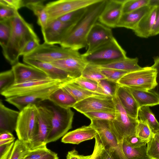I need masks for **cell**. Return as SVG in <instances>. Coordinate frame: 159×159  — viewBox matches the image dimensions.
<instances>
[{
  "mask_svg": "<svg viewBox=\"0 0 159 159\" xmlns=\"http://www.w3.org/2000/svg\"><path fill=\"white\" fill-rule=\"evenodd\" d=\"M98 0H59L49 2L45 5L48 22L75 10L87 7Z\"/></svg>",
  "mask_w": 159,
  "mask_h": 159,
  "instance_id": "8fae6325",
  "label": "cell"
},
{
  "mask_svg": "<svg viewBox=\"0 0 159 159\" xmlns=\"http://www.w3.org/2000/svg\"><path fill=\"white\" fill-rule=\"evenodd\" d=\"M149 0H125L122 14L130 12L148 5Z\"/></svg>",
  "mask_w": 159,
  "mask_h": 159,
  "instance_id": "60d3db41",
  "label": "cell"
},
{
  "mask_svg": "<svg viewBox=\"0 0 159 159\" xmlns=\"http://www.w3.org/2000/svg\"><path fill=\"white\" fill-rule=\"evenodd\" d=\"M125 87L132 94L139 108L159 105V97L152 91L139 90Z\"/></svg>",
  "mask_w": 159,
  "mask_h": 159,
  "instance_id": "484cf974",
  "label": "cell"
},
{
  "mask_svg": "<svg viewBox=\"0 0 159 159\" xmlns=\"http://www.w3.org/2000/svg\"><path fill=\"white\" fill-rule=\"evenodd\" d=\"M90 125L96 131L103 148L109 151L114 159H128L124 153L122 141L119 139L112 121L91 120Z\"/></svg>",
  "mask_w": 159,
  "mask_h": 159,
  "instance_id": "3957f363",
  "label": "cell"
},
{
  "mask_svg": "<svg viewBox=\"0 0 159 159\" xmlns=\"http://www.w3.org/2000/svg\"><path fill=\"white\" fill-rule=\"evenodd\" d=\"M23 159H31L25 157Z\"/></svg>",
  "mask_w": 159,
  "mask_h": 159,
  "instance_id": "6125c7cd",
  "label": "cell"
},
{
  "mask_svg": "<svg viewBox=\"0 0 159 159\" xmlns=\"http://www.w3.org/2000/svg\"><path fill=\"white\" fill-rule=\"evenodd\" d=\"M73 108L82 114L92 111H116L113 97L106 95L90 97L77 102Z\"/></svg>",
  "mask_w": 159,
  "mask_h": 159,
  "instance_id": "7c38bea8",
  "label": "cell"
},
{
  "mask_svg": "<svg viewBox=\"0 0 159 159\" xmlns=\"http://www.w3.org/2000/svg\"><path fill=\"white\" fill-rule=\"evenodd\" d=\"M62 82L50 79L14 84L0 93L6 98L27 95L49 87Z\"/></svg>",
  "mask_w": 159,
  "mask_h": 159,
  "instance_id": "4fadbf2b",
  "label": "cell"
},
{
  "mask_svg": "<svg viewBox=\"0 0 159 159\" xmlns=\"http://www.w3.org/2000/svg\"><path fill=\"white\" fill-rule=\"evenodd\" d=\"M14 142L0 146V159H7L9 155Z\"/></svg>",
  "mask_w": 159,
  "mask_h": 159,
  "instance_id": "816d5d0a",
  "label": "cell"
},
{
  "mask_svg": "<svg viewBox=\"0 0 159 159\" xmlns=\"http://www.w3.org/2000/svg\"><path fill=\"white\" fill-rule=\"evenodd\" d=\"M0 3L9 7L16 10L25 7L24 0H0Z\"/></svg>",
  "mask_w": 159,
  "mask_h": 159,
  "instance_id": "f907efd6",
  "label": "cell"
},
{
  "mask_svg": "<svg viewBox=\"0 0 159 159\" xmlns=\"http://www.w3.org/2000/svg\"><path fill=\"white\" fill-rule=\"evenodd\" d=\"M154 135L146 121L139 120L136 128V136L147 143L154 137Z\"/></svg>",
  "mask_w": 159,
  "mask_h": 159,
  "instance_id": "d590c367",
  "label": "cell"
},
{
  "mask_svg": "<svg viewBox=\"0 0 159 159\" xmlns=\"http://www.w3.org/2000/svg\"><path fill=\"white\" fill-rule=\"evenodd\" d=\"M51 102L47 106L51 111L52 116V129L47 138V143L57 141L67 133L72 128L74 115L70 108H62Z\"/></svg>",
  "mask_w": 159,
  "mask_h": 159,
  "instance_id": "52a82bcc",
  "label": "cell"
},
{
  "mask_svg": "<svg viewBox=\"0 0 159 159\" xmlns=\"http://www.w3.org/2000/svg\"><path fill=\"white\" fill-rule=\"evenodd\" d=\"M79 51L45 42L40 44L34 51L23 58L51 63L53 61L72 57H81Z\"/></svg>",
  "mask_w": 159,
  "mask_h": 159,
  "instance_id": "8992f818",
  "label": "cell"
},
{
  "mask_svg": "<svg viewBox=\"0 0 159 159\" xmlns=\"http://www.w3.org/2000/svg\"><path fill=\"white\" fill-rule=\"evenodd\" d=\"M155 136L157 138L159 142V130L155 133Z\"/></svg>",
  "mask_w": 159,
  "mask_h": 159,
  "instance_id": "94428289",
  "label": "cell"
},
{
  "mask_svg": "<svg viewBox=\"0 0 159 159\" xmlns=\"http://www.w3.org/2000/svg\"><path fill=\"white\" fill-rule=\"evenodd\" d=\"M51 63L68 73L74 79L81 76L88 64L82 57L67 58Z\"/></svg>",
  "mask_w": 159,
  "mask_h": 159,
  "instance_id": "ffe728a7",
  "label": "cell"
},
{
  "mask_svg": "<svg viewBox=\"0 0 159 159\" xmlns=\"http://www.w3.org/2000/svg\"><path fill=\"white\" fill-rule=\"evenodd\" d=\"M38 131L37 134L28 145L29 150L46 146L48 137L52 129V114L45 105L38 106Z\"/></svg>",
  "mask_w": 159,
  "mask_h": 159,
  "instance_id": "30bf717a",
  "label": "cell"
},
{
  "mask_svg": "<svg viewBox=\"0 0 159 159\" xmlns=\"http://www.w3.org/2000/svg\"><path fill=\"white\" fill-rule=\"evenodd\" d=\"M125 0H106L105 6L98 20L111 28L117 27L122 14Z\"/></svg>",
  "mask_w": 159,
  "mask_h": 159,
  "instance_id": "e0dca14e",
  "label": "cell"
},
{
  "mask_svg": "<svg viewBox=\"0 0 159 159\" xmlns=\"http://www.w3.org/2000/svg\"><path fill=\"white\" fill-rule=\"evenodd\" d=\"M154 63L151 66L155 68L157 71L156 77L157 84L155 88L151 91L159 97V56L154 57Z\"/></svg>",
  "mask_w": 159,
  "mask_h": 159,
  "instance_id": "f5cc1de1",
  "label": "cell"
},
{
  "mask_svg": "<svg viewBox=\"0 0 159 159\" xmlns=\"http://www.w3.org/2000/svg\"><path fill=\"white\" fill-rule=\"evenodd\" d=\"M106 2V0H98L88 6L84 16L74 25L60 46L78 51L87 46L88 35L98 20Z\"/></svg>",
  "mask_w": 159,
  "mask_h": 159,
  "instance_id": "7a4b0ae2",
  "label": "cell"
},
{
  "mask_svg": "<svg viewBox=\"0 0 159 159\" xmlns=\"http://www.w3.org/2000/svg\"><path fill=\"white\" fill-rule=\"evenodd\" d=\"M31 159H58L57 154L48 148L46 146L29 150L25 157Z\"/></svg>",
  "mask_w": 159,
  "mask_h": 159,
  "instance_id": "d6a6232c",
  "label": "cell"
},
{
  "mask_svg": "<svg viewBox=\"0 0 159 159\" xmlns=\"http://www.w3.org/2000/svg\"><path fill=\"white\" fill-rule=\"evenodd\" d=\"M11 24L9 39L2 50L5 59L13 66L19 62L21 52L26 43L39 38L32 25L26 21L18 12L11 18Z\"/></svg>",
  "mask_w": 159,
  "mask_h": 159,
  "instance_id": "6da1fadb",
  "label": "cell"
},
{
  "mask_svg": "<svg viewBox=\"0 0 159 159\" xmlns=\"http://www.w3.org/2000/svg\"><path fill=\"white\" fill-rule=\"evenodd\" d=\"M97 135L96 130L89 125L67 133L63 136L61 141L65 143L78 144L84 141L95 138Z\"/></svg>",
  "mask_w": 159,
  "mask_h": 159,
  "instance_id": "44dd1931",
  "label": "cell"
},
{
  "mask_svg": "<svg viewBox=\"0 0 159 159\" xmlns=\"http://www.w3.org/2000/svg\"><path fill=\"white\" fill-rule=\"evenodd\" d=\"M148 5L136 10L125 13L121 16L117 27H123L134 30L143 17L150 10Z\"/></svg>",
  "mask_w": 159,
  "mask_h": 159,
  "instance_id": "cb8c5ba5",
  "label": "cell"
},
{
  "mask_svg": "<svg viewBox=\"0 0 159 159\" xmlns=\"http://www.w3.org/2000/svg\"><path fill=\"white\" fill-rule=\"evenodd\" d=\"M14 84L50 79L44 72L31 65L18 62L12 66Z\"/></svg>",
  "mask_w": 159,
  "mask_h": 159,
  "instance_id": "ac0fdd59",
  "label": "cell"
},
{
  "mask_svg": "<svg viewBox=\"0 0 159 159\" xmlns=\"http://www.w3.org/2000/svg\"><path fill=\"white\" fill-rule=\"evenodd\" d=\"M81 76L98 83L106 79L101 72L98 66L89 63L87 64L85 67Z\"/></svg>",
  "mask_w": 159,
  "mask_h": 159,
  "instance_id": "e575fe53",
  "label": "cell"
},
{
  "mask_svg": "<svg viewBox=\"0 0 159 159\" xmlns=\"http://www.w3.org/2000/svg\"><path fill=\"white\" fill-rule=\"evenodd\" d=\"M98 83L106 95L113 98L116 95L118 85L117 83L105 79L100 80Z\"/></svg>",
  "mask_w": 159,
  "mask_h": 159,
  "instance_id": "7bdbcfd3",
  "label": "cell"
},
{
  "mask_svg": "<svg viewBox=\"0 0 159 159\" xmlns=\"http://www.w3.org/2000/svg\"><path fill=\"white\" fill-rule=\"evenodd\" d=\"M64 84L59 83L27 95L6 98L5 101L20 111L29 104L38 106V103L48 100L50 95Z\"/></svg>",
  "mask_w": 159,
  "mask_h": 159,
  "instance_id": "5bb4252c",
  "label": "cell"
},
{
  "mask_svg": "<svg viewBox=\"0 0 159 159\" xmlns=\"http://www.w3.org/2000/svg\"><path fill=\"white\" fill-rule=\"evenodd\" d=\"M15 138L12 133L7 131L0 133V140H3Z\"/></svg>",
  "mask_w": 159,
  "mask_h": 159,
  "instance_id": "6f0895ef",
  "label": "cell"
},
{
  "mask_svg": "<svg viewBox=\"0 0 159 159\" xmlns=\"http://www.w3.org/2000/svg\"><path fill=\"white\" fill-rule=\"evenodd\" d=\"M148 5L151 7L159 6V0H149Z\"/></svg>",
  "mask_w": 159,
  "mask_h": 159,
  "instance_id": "680465c9",
  "label": "cell"
},
{
  "mask_svg": "<svg viewBox=\"0 0 159 159\" xmlns=\"http://www.w3.org/2000/svg\"><path fill=\"white\" fill-rule=\"evenodd\" d=\"M90 120H113L116 116V112L104 111H92L83 114Z\"/></svg>",
  "mask_w": 159,
  "mask_h": 159,
  "instance_id": "b9f144b4",
  "label": "cell"
},
{
  "mask_svg": "<svg viewBox=\"0 0 159 159\" xmlns=\"http://www.w3.org/2000/svg\"><path fill=\"white\" fill-rule=\"evenodd\" d=\"M88 64L100 66L126 58V53L114 37L111 40L88 54H81Z\"/></svg>",
  "mask_w": 159,
  "mask_h": 159,
  "instance_id": "277c9868",
  "label": "cell"
},
{
  "mask_svg": "<svg viewBox=\"0 0 159 159\" xmlns=\"http://www.w3.org/2000/svg\"><path fill=\"white\" fill-rule=\"evenodd\" d=\"M48 100L58 106L65 108L73 107L77 102L75 98L66 91L62 86L50 95Z\"/></svg>",
  "mask_w": 159,
  "mask_h": 159,
  "instance_id": "83f0119b",
  "label": "cell"
},
{
  "mask_svg": "<svg viewBox=\"0 0 159 159\" xmlns=\"http://www.w3.org/2000/svg\"><path fill=\"white\" fill-rule=\"evenodd\" d=\"M39 42V39L29 41L23 48L20 53V56L24 57L34 51L40 45Z\"/></svg>",
  "mask_w": 159,
  "mask_h": 159,
  "instance_id": "7dc6e473",
  "label": "cell"
},
{
  "mask_svg": "<svg viewBox=\"0 0 159 159\" xmlns=\"http://www.w3.org/2000/svg\"><path fill=\"white\" fill-rule=\"evenodd\" d=\"M122 149L128 159H149L146 145L139 148H133L123 140Z\"/></svg>",
  "mask_w": 159,
  "mask_h": 159,
  "instance_id": "1f68e13d",
  "label": "cell"
},
{
  "mask_svg": "<svg viewBox=\"0 0 159 159\" xmlns=\"http://www.w3.org/2000/svg\"><path fill=\"white\" fill-rule=\"evenodd\" d=\"M15 77L11 69L0 73V93L4 91L14 84Z\"/></svg>",
  "mask_w": 159,
  "mask_h": 159,
  "instance_id": "ab89813d",
  "label": "cell"
},
{
  "mask_svg": "<svg viewBox=\"0 0 159 159\" xmlns=\"http://www.w3.org/2000/svg\"><path fill=\"white\" fill-rule=\"evenodd\" d=\"M26 64L35 67L45 73L50 79L65 83L72 81L74 79L68 73L51 63L42 62L23 58Z\"/></svg>",
  "mask_w": 159,
  "mask_h": 159,
  "instance_id": "d6986e66",
  "label": "cell"
},
{
  "mask_svg": "<svg viewBox=\"0 0 159 159\" xmlns=\"http://www.w3.org/2000/svg\"><path fill=\"white\" fill-rule=\"evenodd\" d=\"M147 145V154L149 159H159V142L155 135Z\"/></svg>",
  "mask_w": 159,
  "mask_h": 159,
  "instance_id": "f6af8a7d",
  "label": "cell"
},
{
  "mask_svg": "<svg viewBox=\"0 0 159 159\" xmlns=\"http://www.w3.org/2000/svg\"><path fill=\"white\" fill-rule=\"evenodd\" d=\"M25 7L32 11L37 18V23L43 29L48 22V16L44 0H24Z\"/></svg>",
  "mask_w": 159,
  "mask_h": 159,
  "instance_id": "4316f807",
  "label": "cell"
},
{
  "mask_svg": "<svg viewBox=\"0 0 159 159\" xmlns=\"http://www.w3.org/2000/svg\"><path fill=\"white\" fill-rule=\"evenodd\" d=\"M62 87L72 96L77 102L90 97L103 95L87 90L72 81L63 84Z\"/></svg>",
  "mask_w": 159,
  "mask_h": 159,
  "instance_id": "f546056e",
  "label": "cell"
},
{
  "mask_svg": "<svg viewBox=\"0 0 159 159\" xmlns=\"http://www.w3.org/2000/svg\"><path fill=\"white\" fill-rule=\"evenodd\" d=\"M156 70L150 67H143L141 69L128 72L117 82L119 85L133 89L151 91L157 85Z\"/></svg>",
  "mask_w": 159,
  "mask_h": 159,
  "instance_id": "ba28073f",
  "label": "cell"
},
{
  "mask_svg": "<svg viewBox=\"0 0 159 159\" xmlns=\"http://www.w3.org/2000/svg\"><path fill=\"white\" fill-rule=\"evenodd\" d=\"M72 81L89 91L106 95L103 90L99 86L98 83L96 82L84 78L81 76L74 79Z\"/></svg>",
  "mask_w": 159,
  "mask_h": 159,
  "instance_id": "836d02e7",
  "label": "cell"
},
{
  "mask_svg": "<svg viewBox=\"0 0 159 159\" xmlns=\"http://www.w3.org/2000/svg\"><path fill=\"white\" fill-rule=\"evenodd\" d=\"M126 144L133 148H139L146 145L147 143L136 135L123 139Z\"/></svg>",
  "mask_w": 159,
  "mask_h": 159,
  "instance_id": "c3c4849f",
  "label": "cell"
},
{
  "mask_svg": "<svg viewBox=\"0 0 159 159\" xmlns=\"http://www.w3.org/2000/svg\"><path fill=\"white\" fill-rule=\"evenodd\" d=\"M159 34V6L157 7L156 20L151 36L156 35Z\"/></svg>",
  "mask_w": 159,
  "mask_h": 159,
  "instance_id": "11a10c76",
  "label": "cell"
},
{
  "mask_svg": "<svg viewBox=\"0 0 159 159\" xmlns=\"http://www.w3.org/2000/svg\"><path fill=\"white\" fill-rule=\"evenodd\" d=\"M95 139V145L93 151L91 154V159H99L102 152L103 147L98 134Z\"/></svg>",
  "mask_w": 159,
  "mask_h": 159,
  "instance_id": "681fc988",
  "label": "cell"
},
{
  "mask_svg": "<svg viewBox=\"0 0 159 159\" xmlns=\"http://www.w3.org/2000/svg\"><path fill=\"white\" fill-rule=\"evenodd\" d=\"M18 11L3 4L0 3V20L10 19L13 17Z\"/></svg>",
  "mask_w": 159,
  "mask_h": 159,
  "instance_id": "bcb514c9",
  "label": "cell"
},
{
  "mask_svg": "<svg viewBox=\"0 0 159 159\" xmlns=\"http://www.w3.org/2000/svg\"><path fill=\"white\" fill-rule=\"evenodd\" d=\"M113 98L116 111L115 118L112 122L119 139L122 141L124 139L136 135L139 120L127 113L116 95Z\"/></svg>",
  "mask_w": 159,
  "mask_h": 159,
  "instance_id": "9c48e42d",
  "label": "cell"
},
{
  "mask_svg": "<svg viewBox=\"0 0 159 159\" xmlns=\"http://www.w3.org/2000/svg\"><path fill=\"white\" fill-rule=\"evenodd\" d=\"M157 7H152L150 11L141 19L136 28L133 30L135 34L142 38L151 36L155 24Z\"/></svg>",
  "mask_w": 159,
  "mask_h": 159,
  "instance_id": "d4e9b609",
  "label": "cell"
},
{
  "mask_svg": "<svg viewBox=\"0 0 159 159\" xmlns=\"http://www.w3.org/2000/svg\"><path fill=\"white\" fill-rule=\"evenodd\" d=\"M91 156V155L84 156L80 155L75 149L68 152L66 156V159H89Z\"/></svg>",
  "mask_w": 159,
  "mask_h": 159,
  "instance_id": "db71d44e",
  "label": "cell"
},
{
  "mask_svg": "<svg viewBox=\"0 0 159 159\" xmlns=\"http://www.w3.org/2000/svg\"><path fill=\"white\" fill-rule=\"evenodd\" d=\"M29 150L26 144L17 139L14 142L12 149L7 159H23Z\"/></svg>",
  "mask_w": 159,
  "mask_h": 159,
  "instance_id": "8d00e7d4",
  "label": "cell"
},
{
  "mask_svg": "<svg viewBox=\"0 0 159 159\" xmlns=\"http://www.w3.org/2000/svg\"><path fill=\"white\" fill-rule=\"evenodd\" d=\"M19 111L9 108L0 102V133L15 130Z\"/></svg>",
  "mask_w": 159,
  "mask_h": 159,
  "instance_id": "7402d4cb",
  "label": "cell"
},
{
  "mask_svg": "<svg viewBox=\"0 0 159 159\" xmlns=\"http://www.w3.org/2000/svg\"><path fill=\"white\" fill-rule=\"evenodd\" d=\"M116 95L127 113L133 118L138 119L139 107L129 91L125 87L118 84Z\"/></svg>",
  "mask_w": 159,
  "mask_h": 159,
  "instance_id": "603a6c76",
  "label": "cell"
},
{
  "mask_svg": "<svg viewBox=\"0 0 159 159\" xmlns=\"http://www.w3.org/2000/svg\"><path fill=\"white\" fill-rule=\"evenodd\" d=\"M87 7L75 10L61 16L58 19L65 23L75 25L84 16Z\"/></svg>",
  "mask_w": 159,
  "mask_h": 159,
  "instance_id": "f35d334b",
  "label": "cell"
},
{
  "mask_svg": "<svg viewBox=\"0 0 159 159\" xmlns=\"http://www.w3.org/2000/svg\"><path fill=\"white\" fill-rule=\"evenodd\" d=\"M15 138L11 139L0 140V146L9 144L14 142Z\"/></svg>",
  "mask_w": 159,
  "mask_h": 159,
  "instance_id": "91938a15",
  "label": "cell"
},
{
  "mask_svg": "<svg viewBox=\"0 0 159 159\" xmlns=\"http://www.w3.org/2000/svg\"><path fill=\"white\" fill-rule=\"evenodd\" d=\"M38 106L30 104L19 111L15 131L18 139L29 144L37 134Z\"/></svg>",
  "mask_w": 159,
  "mask_h": 159,
  "instance_id": "5b68a950",
  "label": "cell"
},
{
  "mask_svg": "<svg viewBox=\"0 0 159 159\" xmlns=\"http://www.w3.org/2000/svg\"><path fill=\"white\" fill-rule=\"evenodd\" d=\"M138 118L139 120L146 121L154 134L159 130V123L149 107H139L138 111Z\"/></svg>",
  "mask_w": 159,
  "mask_h": 159,
  "instance_id": "4dcf8cb0",
  "label": "cell"
},
{
  "mask_svg": "<svg viewBox=\"0 0 159 159\" xmlns=\"http://www.w3.org/2000/svg\"><path fill=\"white\" fill-rule=\"evenodd\" d=\"M138 61L137 57L130 58L127 57L108 64L98 66L101 68L114 69L130 72L143 68V67L138 65Z\"/></svg>",
  "mask_w": 159,
  "mask_h": 159,
  "instance_id": "f1b7e54d",
  "label": "cell"
},
{
  "mask_svg": "<svg viewBox=\"0 0 159 159\" xmlns=\"http://www.w3.org/2000/svg\"><path fill=\"white\" fill-rule=\"evenodd\" d=\"M99 159H114L110 152L103 148Z\"/></svg>",
  "mask_w": 159,
  "mask_h": 159,
  "instance_id": "9f6ffc18",
  "label": "cell"
},
{
  "mask_svg": "<svg viewBox=\"0 0 159 159\" xmlns=\"http://www.w3.org/2000/svg\"><path fill=\"white\" fill-rule=\"evenodd\" d=\"M114 37L111 28L96 22L89 33L86 39L88 54L111 40Z\"/></svg>",
  "mask_w": 159,
  "mask_h": 159,
  "instance_id": "2e32d148",
  "label": "cell"
},
{
  "mask_svg": "<svg viewBox=\"0 0 159 159\" xmlns=\"http://www.w3.org/2000/svg\"><path fill=\"white\" fill-rule=\"evenodd\" d=\"M99 67L101 72L106 79L116 83L122 76L128 73L114 69Z\"/></svg>",
  "mask_w": 159,
  "mask_h": 159,
  "instance_id": "ee69618b",
  "label": "cell"
},
{
  "mask_svg": "<svg viewBox=\"0 0 159 159\" xmlns=\"http://www.w3.org/2000/svg\"><path fill=\"white\" fill-rule=\"evenodd\" d=\"M11 19L0 20V44L2 49L6 46L11 34Z\"/></svg>",
  "mask_w": 159,
  "mask_h": 159,
  "instance_id": "74e56055",
  "label": "cell"
},
{
  "mask_svg": "<svg viewBox=\"0 0 159 159\" xmlns=\"http://www.w3.org/2000/svg\"><path fill=\"white\" fill-rule=\"evenodd\" d=\"M75 24L57 19L48 23L41 31L44 42L51 44H60L70 32Z\"/></svg>",
  "mask_w": 159,
  "mask_h": 159,
  "instance_id": "9a60e30c",
  "label": "cell"
}]
</instances>
